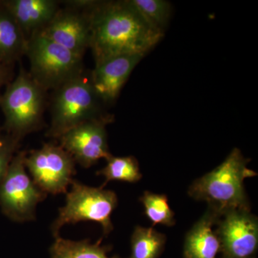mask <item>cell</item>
<instances>
[{"label":"cell","mask_w":258,"mask_h":258,"mask_svg":"<svg viewBox=\"0 0 258 258\" xmlns=\"http://www.w3.org/2000/svg\"><path fill=\"white\" fill-rule=\"evenodd\" d=\"M25 167L32 181L45 194L68 192L76 174V161L61 146L45 144L40 149L27 154Z\"/></svg>","instance_id":"ba28073f"},{"label":"cell","mask_w":258,"mask_h":258,"mask_svg":"<svg viewBox=\"0 0 258 258\" xmlns=\"http://www.w3.org/2000/svg\"><path fill=\"white\" fill-rule=\"evenodd\" d=\"M101 102L91 76L83 74L64 83L55 90L47 137L59 139L70 129L89 120H111V115L102 112Z\"/></svg>","instance_id":"3957f363"},{"label":"cell","mask_w":258,"mask_h":258,"mask_svg":"<svg viewBox=\"0 0 258 258\" xmlns=\"http://www.w3.org/2000/svg\"><path fill=\"white\" fill-rule=\"evenodd\" d=\"M10 67V66L0 62V89L5 84H8L10 83V78H11Z\"/></svg>","instance_id":"7402d4cb"},{"label":"cell","mask_w":258,"mask_h":258,"mask_svg":"<svg viewBox=\"0 0 258 258\" xmlns=\"http://www.w3.org/2000/svg\"><path fill=\"white\" fill-rule=\"evenodd\" d=\"M3 3L28 41L43 30L59 10L58 2L54 0H8Z\"/></svg>","instance_id":"4fadbf2b"},{"label":"cell","mask_w":258,"mask_h":258,"mask_svg":"<svg viewBox=\"0 0 258 258\" xmlns=\"http://www.w3.org/2000/svg\"><path fill=\"white\" fill-rule=\"evenodd\" d=\"M143 204L144 213L153 225L171 227L175 225L174 212L169 207L166 195L145 191L140 198Z\"/></svg>","instance_id":"ffe728a7"},{"label":"cell","mask_w":258,"mask_h":258,"mask_svg":"<svg viewBox=\"0 0 258 258\" xmlns=\"http://www.w3.org/2000/svg\"><path fill=\"white\" fill-rule=\"evenodd\" d=\"M46 92L30 73L20 70L16 79L0 94V108L8 134L20 140L41 125Z\"/></svg>","instance_id":"277c9868"},{"label":"cell","mask_w":258,"mask_h":258,"mask_svg":"<svg viewBox=\"0 0 258 258\" xmlns=\"http://www.w3.org/2000/svg\"><path fill=\"white\" fill-rule=\"evenodd\" d=\"M2 137V136H1V135H0V137Z\"/></svg>","instance_id":"603a6c76"},{"label":"cell","mask_w":258,"mask_h":258,"mask_svg":"<svg viewBox=\"0 0 258 258\" xmlns=\"http://www.w3.org/2000/svg\"><path fill=\"white\" fill-rule=\"evenodd\" d=\"M220 216L211 210L188 232L184 246V258H217L221 254V244L213 227Z\"/></svg>","instance_id":"5bb4252c"},{"label":"cell","mask_w":258,"mask_h":258,"mask_svg":"<svg viewBox=\"0 0 258 258\" xmlns=\"http://www.w3.org/2000/svg\"><path fill=\"white\" fill-rule=\"evenodd\" d=\"M128 2L149 26L164 34L172 11L169 2L164 0H128Z\"/></svg>","instance_id":"d6986e66"},{"label":"cell","mask_w":258,"mask_h":258,"mask_svg":"<svg viewBox=\"0 0 258 258\" xmlns=\"http://www.w3.org/2000/svg\"><path fill=\"white\" fill-rule=\"evenodd\" d=\"M28 40L16 20L0 1V62L11 66L26 55Z\"/></svg>","instance_id":"9a60e30c"},{"label":"cell","mask_w":258,"mask_h":258,"mask_svg":"<svg viewBox=\"0 0 258 258\" xmlns=\"http://www.w3.org/2000/svg\"><path fill=\"white\" fill-rule=\"evenodd\" d=\"M164 34L153 29L128 2H95L90 47L95 62L123 54L147 55Z\"/></svg>","instance_id":"6da1fadb"},{"label":"cell","mask_w":258,"mask_h":258,"mask_svg":"<svg viewBox=\"0 0 258 258\" xmlns=\"http://www.w3.org/2000/svg\"><path fill=\"white\" fill-rule=\"evenodd\" d=\"M142 54H123L96 62L91 73L93 88L103 102L116 99L136 66L144 58Z\"/></svg>","instance_id":"7c38bea8"},{"label":"cell","mask_w":258,"mask_h":258,"mask_svg":"<svg viewBox=\"0 0 258 258\" xmlns=\"http://www.w3.org/2000/svg\"><path fill=\"white\" fill-rule=\"evenodd\" d=\"M166 240L165 235L153 227L137 226L131 238L132 253L128 258H159L164 250Z\"/></svg>","instance_id":"e0dca14e"},{"label":"cell","mask_w":258,"mask_h":258,"mask_svg":"<svg viewBox=\"0 0 258 258\" xmlns=\"http://www.w3.org/2000/svg\"><path fill=\"white\" fill-rule=\"evenodd\" d=\"M71 185V191L66 193V205L59 209L58 216L51 225L54 237L59 235L64 225L82 221L97 222L101 225L103 235L111 233L113 230L111 217L118 205L116 194L86 186L74 179Z\"/></svg>","instance_id":"8992f818"},{"label":"cell","mask_w":258,"mask_h":258,"mask_svg":"<svg viewBox=\"0 0 258 258\" xmlns=\"http://www.w3.org/2000/svg\"><path fill=\"white\" fill-rule=\"evenodd\" d=\"M101 244V240L93 244L88 239L73 241L58 235L51 245L50 258H121L118 256L108 257L107 253L109 247Z\"/></svg>","instance_id":"2e32d148"},{"label":"cell","mask_w":258,"mask_h":258,"mask_svg":"<svg viewBox=\"0 0 258 258\" xmlns=\"http://www.w3.org/2000/svg\"><path fill=\"white\" fill-rule=\"evenodd\" d=\"M26 155L27 152L24 151L17 152L0 181L2 212L17 222L35 220L37 205L47 195L37 187L27 173Z\"/></svg>","instance_id":"52a82bcc"},{"label":"cell","mask_w":258,"mask_h":258,"mask_svg":"<svg viewBox=\"0 0 258 258\" xmlns=\"http://www.w3.org/2000/svg\"><path fill=\"white\" fill-rule=\"evenodd\" d=\"M20 141L10 134L0 137V181L6 174L15 153L18 152Z\"/></svg>","instance_id":"44dd1931"},{"label":"cell","mask_w":258,"mask_h":258,"mask_svg":"<svg viewBox=\"0 0 258 258\" xmlns=\"http://www.w3.org/2000/svg\"><path fill=\"white\" fill-rule=\"evenodd\" d=\"M240 149H234L215 169L195 180L188 193L195 200L208 203L210 210L221 217L231 210H248L244 181L257 175L247 166Z\"/></svg>","instance_id":"7a4b0ae2"},{"label":"cell","mask_w":258,"mask_h":258,"mask_svg":"<svg viewBox=\"0 0 258 258\" xmlns=\"http://www.w3.org/2000/svg\"><path fill=\"white\" fill-rule=\"evenodd\" d=\"M95 1H71L59 9L38 34L83 57L90 47L91 16Z\"/></svg>","instance_id":"9c48e42d"},{"label":"cell","mask_w":258,"mask_h":258,"mask_svg":"<svg viewBox=\"0 0 258 258\" xmlns=\"http://www.w3.org/2000/svg\"><path fill=\"white\" fill-rule=\"evenodd\" d=\"M106 166L96 172V175L103 176L104 183L101 186L104 187L109 181H120L135 183L142 179L138 161L135 157H113L110 156L106 159Z\"/></svg>","instance_id":"ac0fdd59"},{"label":"cell","mask_w":258,"mask_h":258,"mask_svg":"<svg viewBox=\"0 0 258 258\" xmlns=\"http://www.w3.org/2000/svg\"><path fill=\"white\" fill-rule=\"evenodd\" d=\"M216 225L222 258H252L258 247L257 217L248 210H231Z\"/></svg>","instance_id":"30bf717a"},{"label":"cell","mask_w":258,"mask_h":258,"mask_svg":"<svg viewBox=\"0 0 258 258\" xmlns=\"http://www.w3.org/2000/svg\"><path fill=\"white\" fill-rule=\"evenodd\" d=\"M30 76L45 91L57 89L83 74V57L40 34L28 41Z\"/></svg>","instance_id":"5b68a950"},{"label":"cell","mask_w":258,"mask_h":258,"mask_svg":"<svg viewBox=\"0 0 258 258\" xmlns=\"http://www.w3.org/2000/svg\"><path fill=\"white\" fill-rule=\"evenodd\" d=\"M110 120H93L70 129L59 138L60 146L76 163L89 168L100 159L111 156L108 149L106 126Z\"/></svg>","instance_id":"8fae6325"}]
</instances>
